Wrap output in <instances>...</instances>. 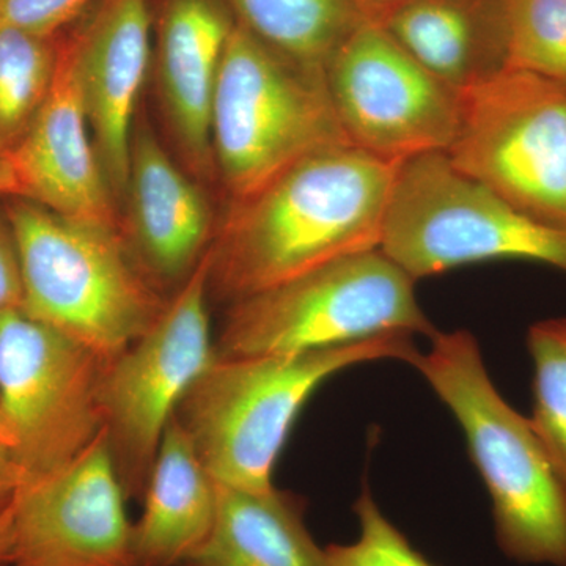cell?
<instances>
[{"mask_svg": "<svg viewBox=\"0 0 566 566\" xmlns=\"http://www.w3.org/2000/svg\"><path fill=\"white\" fill-rule=\"evenodd\" d=\"M96 0H0V28L55 39Z\"/></svg>", "mask_w": 566, "mask_h": 566, "instance_id": "obj_25", "label": "cell"}, {"mask_svg": "<svg viewBox=\"0 0 566 566\" xmlns=\"http://www.w3.org/2000/svg\"><path fill=\"white\" fill-rule=\"evenodd\" d=\"M103 368L22 308L0 315V447L24 482L71 463L102 434Z\"/></svg>", "mask_w": 566, "mask_h": 566, "instance_id": "obj_10", "label": "cell"}, {"mask_svg": "<svg viewBox=\"0 0 566 566\" xmlns=\"http://www.w3.org/2000/svg\"><path fill=\"white\" fill-rule=\"evenodd\" d=\"M106 431L71 463L22 483L11 566H139Z\"/></svg>", "mask_w": 566, "mask_h": 566, "instance_id": "obj_12", "label": "cell"}, {"mask_svg": "<svg viewBox=\"0 0 566 566\" xmlns=\"http://www.w3.org/2000/svg\"><path fill=\"white\" fill-rule=\"evenodd\" d=\"M379 251L415 281L468 264L523 260L566 274V229L517 210L428 153L398 166Z\"/></svg>", "mask_w": 566, "mask_h": 566, "instance_id": "obj_7", "label": "cell"}, {"mask_svg": "<svg viewBox=\"0 0 566 566\" xmlns=\"http://www.w3.org/2000/svg\"><path fill=\"white\" fill-rule=\"evenodd\" d=\"M234 24L222 0L164 3L158 40L164 104L182 150L200 170L212 161V102Z\"/></svg>", "mask_w": 566, "mask_h": 566, "instance_id": "obj_16", "label": "cell"}, {"mask_svg": "<svg viewBox=\"0 0 566 566\" xmlns=\"http://www.w3.org/2000/svg\"><path fill=\"white\" fill-rule=\"evenodd\" d=\"M126 191L134 260L156 289L180 286L210 251L211 211L147 126L134 133Z\"/></svg>", "mask_w": 566, "mask_h": 566, "instance_id": "obj_15", "label": "cell"}, {"mask_svg": "<svg viewBox=\"0 0 566 566\" xmlns=\"http://www.w3.org/2000/svg\"><path fill=\"white\" fill-rule=\"evenodd\" d=\"M256 39L308 70L324 71L364 20L356 0H229Z\"/></svg>", "mask_w": 566, "mask_h": 566, "instance_id": "obj_20", "label": "cell"}, {"mask_svg": "<svg viewBox=\"0 0 566 566\" xmlns=\"http://www.w3.org/2000/svg\"><path fill=\"white\" fill-rule=\"evenodd\" d=\"M210 251L125 352L104 363L99 409L128 497H142L167 424L216 359L210 322Z\"/></svg>", "mask_w": 566, "mask_h": 566, "instance_id": "obj_9", "label": "cell"}, {"mask_svg": "<svg viewBox=\"0 0 566 566\" xmlns=\"http://www.w3.org/2000/svg\"><path fill=\"white\" fill-rule=\"evenodd\" d=\"M219 485V483H218ZM182 566H331L326 547L305 526L300 497L270 486L219 485L218 515L207 542Z\"/></svg>", "mask_w": 566, "mask_h": 566, "instance_id": "obj_19", "label": "cell"}, {"mask_svg": "<svg viewBox=\"0 0 566 566\" xmlns=\"http://www.w3.org/2000/svg\"><path fill=\"white\" fill-rule=\"evenodd\" d=\"M505 69L566 82V0H497Z\"/></svg>", "mask_w": 566, "mask_h": 566, "instance_id": "obj_22", "label": "cell"}, {"mask_svg": "<svg viewBox=\"0 0 566 566\" xmlns=\"http://www.w3.org/2000/svg\"><path fill=\"white\" fill-rule=\"evenodd\" d=\"M368 20L458 93L505 69L497 0H406Z\"/></svg>", "mask_w": 566, "mask_h": 566, "instance_id": "obj_18", "label": "cell"}, {"mask_svg": "<svg viewBox=\"0 0 566 566\" xmlns=\"http://www.w3.org/2000/svg\"><path fill=\"white\" fill-rule=\"evenodd\" d=\"M65 41L76 61L99 161L111 188L125 191L134 117L150 65V0H96Z\"/></svg>", "mask_w": 566, "mask_h": 566, "instance_id": "obj_13", "label": "cell"}, {"mask_svg": "<svg viewBox=\"0 0 566 566\" xmlns=\"http://www.w3.org/2000/svg\"><path fill=\"white\" fill-rule=\"evenodd\" d=\"M7 207L22 273V311L107 363L161 314L118 227L80 221L13 197Z\"/></svg>", "mask_w": 566, "mask_h": 566, "instance_id": "obj_4", "label": "cell"}, {"mask_svg": "<svg viewBox=\"0 0 566 566\" xmlns=\"http://www.w3.org/2000/svg\"><path fill=\"white\" fill-rule=\"evenodd\" d=\"M134 523L139 566H182L207 542L218 515L219 485L177 417L167 424Z\"/></svg>", "mask_w": 566, "mask_h": 566, "instance_id": "obj_17", "label": "cell"}, {"mask_svg": "<svg viewBox=\"0 0 566 566\" xmlns=\"http://www.w3.org/2000/svg\"><path fill=\"white\" fill-rule=\"evenodd\" d=\"M0 197H21L20 180L14 169L13 151L0 144Z\"/></svg>", "mask_w": 566, "mask_h": 566, "instance_id": "obj_28", "label": "cell"}, {"mask_svg": "<svg viewBox=\"0 0 566 566\" xmlns=\"http://www.w3.org/2000/svg\"><path fill=\"white\" fill-rule=\"evenodd\" d=\"M348 145L324 71L297 65L237 21L211 111L212 158L233 202L308 156Z\"/></svg>", "mask_w": 566, "mask_h": 566, "instance_id": "obj_5", "label": "cell"}, {"mask_svg": "<svg viewBox=\"0 0 566 566\" xmlns=\"http://www.w3.org/2000/svg\"><path fill=\"white\" fill-rule=\"evenodd\" d=\"M446 155L517 210L566 229V82L504 69L469 85Z\"/></svg>", "mask_w": 566, "mask_h": 566, "instance_id": "obj_8", "label": "cell"}, {"mask_svg": "<svg viewBox=\"0 0 566 566\" xmlns=\"http://www.w3.org/2000/svg\"><path fill=\"white\" fill-rule=\"evenodd\" d=\"M22 305L20 252L9 218L0 212V315Z\"/></svg>", "mask_w": 566, "mask_h": 566, "instance_id": "obj_26", "label": "cell"}, {"mask_svg": "<svg viewBox=\"0 0 566 566\" xmlns=\"http://www.w3.org/2000/svg\"><path fill=\"white\" fill-rule=\"evenodd\" d=\"M354 513L359 536L348 545L326 547L331 566H434L382 513L368 488L354 502Z\"/></svg>", "mask_w": 566, "mask_h": 566, "instance_id": "obj_24", "label": "cell"}, {"mask_svg": "<svg viewBox=\"0 0 566 566\" xmlns=\"http://www.w3.org/2000/svg\"><path fill=\"white\" fill-rule=\"evenodd\" d=\"M416 282L371 249L342 256L230 304L216 337L222 357L318 352L390 333H436Z\"/></svg>", "mask_w": 566, "mask_h": 566, "instance_id": "obj_6", "label": "cell"}, {"mask_svg": "<svg viewBox=\"0 0 566 566\" xmlns=\"http://www.w3.org/2000/svg\"><path fill=\"white\" fill-rule=\"evenodd\" d=\"M401 2H406V0H356L365 18L375 17V14L381 13V11L398 6Z\"/></svg>", "mask_w": 566, "mask_h": 566, "instance_id": "obj_30", "label": "cell"}, {"mask_svg": "<svg viewBox=\"0 0 566 566\" xmlns=\"http://www.w3.org/2000/svg\"><path fill=\"white\" fill-rule=\"evenodd\" d=\"M527 349L534 364L531 420L566 480V318L532 324Z\"/></svg>", "mask_w": 566, "mask_h": 566, "instance_id": "obj_23", "label": "cell"}, {"mask_svg": "<svg viewBox=\"0 0 566 566\" xmlns=\"http://www.w3.org/2000/svg\"><path fill=\"white\" fill-rule=\"evenodd\" d=\"M13 504V502H11ZM13 510L0 512V566H11L13 562Z\"/></svg>", "mask_w": 566, "mask_h": 566, "instance_id": "obj_29", "label": "cell"}, {"mask_svg": "<svg viewBox=\"0 0 566 566\" xmlns=\"http://www.w3.org/2000/svg\"><path fill=\"white\" fill-rule=\"evenodd\" d=\"M22 483H24V476L20 469L13 463L9 453L0 447V512L9 509Z\"/></svg>", "mask_w": 566, "mask_h": 566, "instance_id": "obj_27", "label": "cell"}, {"mask_svg": "<svg viewBox=\"0 0 566 566\" xmlns=\"http://www.w3.org/2000/svg\"><path fill=\"white\" fill-rule=\"evenodd\" d=\"M57 41L0 28V144L13 151L50 95Z\"/></svg>", "mask_w": 566, "mask_h": 566, "instance_id": "obj_21", "label": "cell"}, {"mask_svg": "<svg viewBox=\"0 0 566 566\" xmlns=\"http://www.w3.org/2000/svg\"><path fill=\"white\" fill-rule=\"evenodd\" d=\"M398 166L353 145L331 148L234 200L210 248V292L230 305L379 249Z\"/></svg>", "mask_w": 566, "mask_h": 566, "instance_id": "obj_1", "label": "cell"}, {"mask_svg": "<svg viewBox=\"0 0 566 566\" xmlns=\"http://www.w3.org/2000/svg\"><path fill=\"white\" fill-rule=\"evenodd\" d=\"M411 365L463 430L504 556L524 565L566 566V480L531 417L494 386L474 335L436 331L428 352Z\"/></svg>", "mask_w": 566, "mask_h": 566, "instance_id": "obj_2", "label": "cell"}, {"mask_svg": "<svg viewBox=\"0 0 566 566\" xmlns=\"http://www.w3.org/2000/svg\"><path fill=\"white\" fill-rule=\"evenodd\" d=\"M416 335L390 333L335 348L262 356H216L177 409L212 479L263 490L297 416L323 382L375 360L412 364Z\"/></svg>", "mask_w": 566, "mask_h": 566, "instance_id": "obj_3", "label": "cell"}, {"mask_svg": "<svg viewBox=\"0 0 566 566\" xmlns=\"http://www.w3.org/2000/svg\"><path fill=\"white\" fill-rule=\"evenodd\" d=\"M338 120L354 147L401 164L446 153L460 125V93L428 73L364 18L324 69Z\"/></svg>", "mask_w": 566, "mask_h": 566, "instance_id": "obj_11", "label": "cell"}, {"mask_svg": "<svg viewBox=\"0 0 566 566\" xmlns=\"http://www.w3.org/2000/svg\"><path fill=\"white\" fill-rule=\"evenodd\" d=\"M21 199L80 221L117 227L111 182L96 153L76 61L57 41L50 95L13 150Z\"/></svg>", "mask_w": 566, "mask_h": 566, "instance_id": "obj_14", "label": "cell"}]
</instances>
